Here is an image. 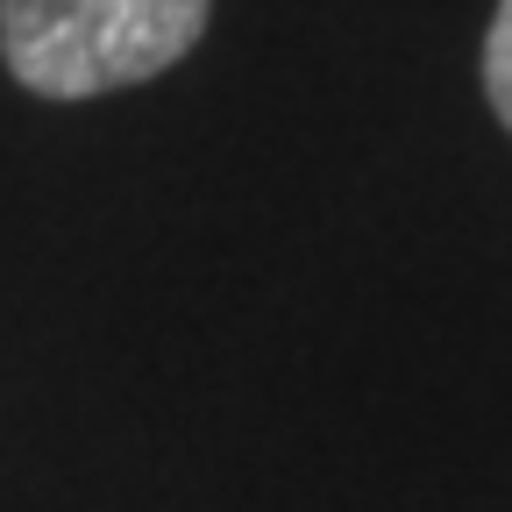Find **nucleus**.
<instances>
[{"label":"nucleus","instance_id":"obj_1","mask_svg":"<svg viewBox=\"0 0 512 512\" xmlns=\"http://www.w3.org/2000/svg\"><path fill=\"white\" fill-rule=\"evenodd\" d=\"M214 0H0V64L43 100L143 86L200 43Z\"/></svg>","mask_w":512,"mask_h":512},{"label":"nucleus","instance_id":"obj_2","mask_svg":"<svg viewBox=\"0 0 512 512\" xmlns=\"http://www.w3.org/2000/svg\"><path fill=\"white\" fill-rule=\"evenodd\" d=\"M484 93H491V114L512 128V0H498L491 36H484Z\"/></svg>","mask_w":512,"mask_h":512}]
</instances>
